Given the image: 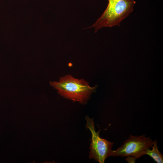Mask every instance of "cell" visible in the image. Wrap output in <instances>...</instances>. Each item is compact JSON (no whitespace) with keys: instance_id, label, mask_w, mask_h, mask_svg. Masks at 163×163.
<instances>
[{"instance_id":"1","label":"cell","mask_w":163,"mask_h":163,"mask_svg":"<svg viewBox=\"0 0 163 163\" xmlns=\"http://www.w3.org/2000/svg\"><path fill=\"white\" fill-rule=\"evenodd\" d=\"M50 83L62 96L83 104L86 102L96 87H91L84 80L74 78L70 75L60 78L59 82H50Z\"/></svg>"},{"instance_id":"2","label":"cell","mask_w":163,"mask_h":163,"mask_svg":"<svg viewBox=\"0 0 163 163\" xmlns=\"http://www.w3.org/2000/svg\"><path fill=\"white\" fill-rule=\"evenodd\" d=\"M107 7L101 16L92 26L95 32L104 27L120 26V23L133 11L136 2L133 0H108Z\"/></svg>"},{"instance_id":"3","label":"cell","mask_w":163,"mask_h":163,"mask_svg":"<svg viewBox=\"0 0 163 163\" xmlns=\"http://www.w3.org/2000/svg\"><path fill=\"white\" fill-rule=\"evenodd\" d=\"M153 143L152 139L146 137L145 135H130L120 147L113 151L111 156L123 157L130 156L136 159L145 155L147 151L152 146Z\"/></svg>"},{"instance_id":"4","label":"cell","mask_w":163,"mask_h":163,"mask_svg":"<svg viewBox=\"0 0 163 163\" xmlns=\"http://www.w3.org/2000/svg\"><path fill=\"white\" fill-rule=\"evenodd\" d=\"M85 119L86 128L89 129L92 135L89 158L100 163H104L107 158L111 156L113 151L112 147L114 143L100 137V130L97 132L95 131L93 118L91 119L87 116Z\"/></svg>"},{"instance_id":"5","label":"cell","mask_w":163,"mask_h":163,"mask_svg":"<svg viewBox=\"0 0 163 163\" xmlns=\"http://www.w3.org/2000/svg\"><path fill=\"white\" fill-rule=\"evenodd\" d=\"M152 149H148L145 155L150 156L157 163H163V155L158 149L157 140L155 139L153 142Z\"/></svg>"},{"instance_id":"6","label":"cell","mask_w":163,"mask_h":163,"mask_svg":"<svg viewBox=\"0 0 163 163\" xmlns=\"http://www.w3.org/2000/svg\"><path fill=\"white\" fill-rule=\"evenodd\" d=\"M127 157L125 159L129 162H135L136 159L132 156H127Z\"/></svg>"}]
</instances>
